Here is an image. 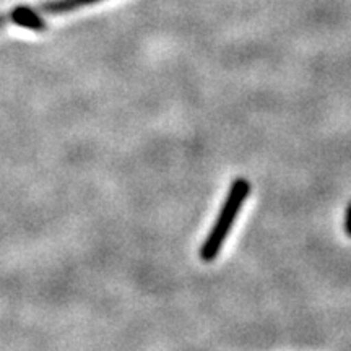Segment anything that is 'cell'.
Segmentation results:
<instances>
[{
    "label": "cell",
    "instance_id": "6da1fadb",
    "mask_svg": "<svg viewBox=\"0 0 351 351\" xmlns=\"http://www.w3.org/2000/svg\"><path fill=\"white\" fill-rule=\"evenodd\" d=\"M249 192H251V184L243 178L236 179V181L231 184L225 205H223L221 212H219L217 221H215L212 231H210L208 238L205 239V243L200 249V257L204 258L205 262H212L213 258L218 256V252L221 251V245L226 241L228 234H230L232 223H234L236 217H238L244 200L247 199Z\"/></svg>",
    "mask_w": 351,
    "mask_h": 351
},
{
    "label": "cell",
    "instance_id": "7a4b0ae2",
    "mask_svg": "<svg viewBox=\"0 0 351 351\" xmlns=\"http://www.w3.org/2000/svg\"><path fill=\"white\" fill-rule=\"evenodd\" d=\"M12 23L21 26V28L34 29V32H44L47 28L46 20L43 19V13L38 10V7H15L10 10Z\"/></svg>",
    "mask_w": 351,
    "mask_h": 351
},
{
    "label": "cell",
    "instance_id": "3957f363",
    "mask_svg": "<svg viewBox=\"0 0 351 351\" xmlns=\"http://www.w3.org/2000/svg\"><path fill=\"white\" fill-rule=\"evenodd\" d=\"M101 0H49L38 5V10L43 15H62V13L77 10V8L98 3Z\"/></svg>",
    "mask_w": 351,
    "mask_h": 351
},
{
    "label": "cell",
    "instance_id": "277c9868",
    "mask_svg": "<svg viewBox=\"0 0 351 351\" xmlns=\"http://www.w3.org/2000/svg\"><path fill=\"white\" fill-rule=\"evenodd\" d=\"M345 231L346 234L351 238V202L348 204V207H346V215H345Z\"/></svg>",
    "mask_w": 351,
    "mask_h": 351
},
{
    "label": "cell",
    "instance_id": "5b68a950",
    "mask_svg": "<svg viewBox=\"0 0 351 351\" xmlns=\"http://www.w3.org/2000/svg\"><path fill=\"white\" fill-rule=\"evenodd\" d=\"M7 23H12V19H10V12L7 13V15H0V28H3Z\"/></svg>",
    "mask_w": 351,
    "mask_h": 351
}]
</instances>
